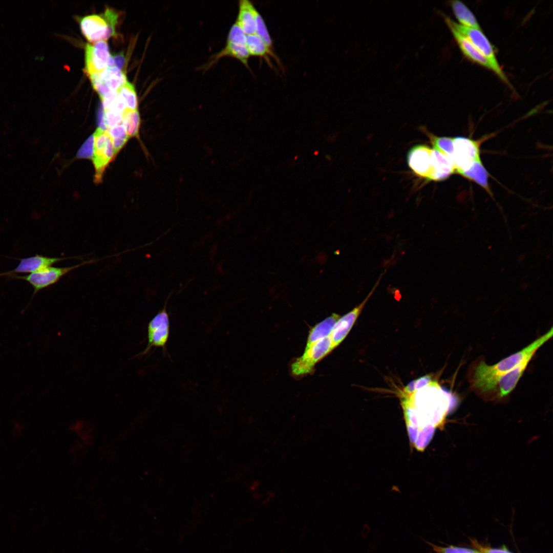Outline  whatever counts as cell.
Returning a JSON list of instances; mask_svg holds the SVG:
<instances>
[{"mask_svg": "<svg viewBox=\"0 0 553 553\" xmlns=\"http://www.w3.org/2000/svg\"><path fill=\"white\" fill-rule=\"evenodd\" d=\"M452 404L451 395L434 380L411 394H404L401 405L409 437L418 450H423L429 443Z\"/></svg>", "mask_w": 553, "mask_h": 553, "instance_id": "1", "label": "cell"}, {"mask_svg": "<svg viewBox=\"0 0 553 553\" xmlns=\"http://www.w3.org/2000/svg\"><path fill=\"white\" fill-rule=\"evenodd\" d=\"M552 328L519 351L494 365L478 361L473 365L469 373V381L472 389L483 398H495V389L499 379L519 365L525 359L533 357L537 351L552 336Z\"/></svg>", "mask_w": 553, "mask_h": 553, "instance_id": "2", "label": "cell"}, {"mask_svg": "<svg viewBox=\"0 0 553 553\" xmlns=\"http://www.w3.org/2000/svg\"><path fill=\"white\" fill-rule=\"evenodd\" d=\"M118 14L113 9L107 8L100 15L91 14L80 20V27L82 34L90 42L105 40L115 35V26L118 23Z\"/></svg>", "mask_w": 553, "mask_h": 553, "instance_id": "3", "label": "cell"}, {"mask_svg": "<svg viewBox=\"0 0 553 553\" xmlns=\"http://www.w3.org/2000/svg\"><path fill=\"white\" fill-rule=\"evenodd\" d=\"M444 20L448 26H451L457 31L464 35L479 52L489 61L492 70L505 83L511 86L510 83L502 70L492 46L481 30L469 28L459 24L453 21L450 17L443 15Z\"/></svg>", "mask_w": 553, "mask_h": 553, "instance_id": "4", "label": "cell"}, {"mask_svg": "<svg viewBox=\"0 0 553 553\" xmlns=\"http://www.w3.org/2000/svg\"><path fill=\"white\" fill-rule=\"evenodd\" d=\"M169 297L163 308L151 319L147 325V344L138 356L144 355L153 348H160L163 354H167L166 345L170 333V322L166 306Z\"/></svg>", "mask_w": 553, "mask_h": 553, "instance_id": "5", "label": "cell"}, {"mask_svg": "<svg viewBox=\"0 0 553 553\" xmlns=\"http://www.w3.org/2000/svg\"><path fill=\"white\" fill-rule=\"evenodd\" d=\"M333 350L330 335L313 344L291 365V372L295 376L311 374L315 365Z\"/></svg>", "mask_w": 553, "mask_h": 553, "instance_id": "6", "label": "cell"}, {"mask_svg": "<svg viewBox=\"0 0 553 553\" xmlns=\"http://www.w3.org/2000/svg\"><path fill=\"white\" fill-rule=\"evenodd\" d=\"M94 261H95V260H89L69 267L51 266L41 270L29 273L28 275L17 274L10 278L24 280L29 283L33 288V296H34L39 291L56 283L62 277L73 270Z\"/></svg>", "mask_w": 553, "mask_h": 553, "instance_id": "7", "label": "cell"}, {"mask_svg": "<svg viewBox=\"0 0 553 553\" xmlns=\"http://www.w3.org/2000/svg\"><path fill=\"white\" fill-rule=\"evenodd\" d=\"M94 154L92 159L95 171L94 181L95 183H99L102 181L107 166L116 155L112 139L107 131L98 127L94 134Z\"/></svg>", "mask_w": 553, "mask_h": 553, "instance_id": "8", "label": "cell"}, {"mask_svg": "<svg viewBox=\"0 0 553 553\" xmlns=\"http://www.w3.org/2000/svg\"><path fill=\"white\" fill-rule=\"evenodd\" d=\"M454 154L451 160L453 162L456 173L469 169L480 158V140H474L464 137L453 138Z\"/></svg>", "mask_w": 553, "mask_h": 553, "instance_id": "9", "label": "cell"}, {"mask_svg": "<svg viewBox=\"0 0 553 553\" xmlns=\"http://www.w3.org/2000/svg\"><path fill=\"white\" fill-rule=\"evenodd\" d=\"M380 280V277L369 294L360 304L344 316H341L335 323L329 334L332 341L333 350L336 348L346 337L360 314L365 304L379 284Z\"/></svg>", "mask_w": 553, "mask_h": 553, "instance_id": "10", "label": "cell"}, {"mask_svg": "<svg viewBox=\"0 0 553 553\" xmlns=\"http://www.w3.org/2000/svg\"><path fill=\"white\" fill-rule=\"evenodd\" d=\"M111 55L108 42L99 40L88 43L85 50V71L88 75L102 72L108 67Z\"/></svg>", "mask_w": 553, "mask_h": 553, "instance_id": "11", "label": "cell"}, {"mask_svg": "<svg viewBox=\"0 0 553 553\" xmlns=\"http://www.w3.org/2000/svg\"><path fill=\"white\" fill-rule=\"evenodd\" d=\"M69 259L70 258L49 257L35 254L34 256L20 259L18 264L14 269L0 273V277L5 276L10 277L18 273H33L52 266L59 262Z\"/></svg>", "mask_w": 553, "mask_h": 553, "instance_id": "12", "label": "cell"}, {"mask_svg": "<svg viewBox=\"0 0 553 553\" xmlns=\"http://www.w3.org/2000/svg\"><path fill=\"white\" fill-rule=\"evenodd\" d=\"M432 150L428 145L418 144L410 150L407 156L410 168L417 176L427 180L430 171Z\"/></svg>", "mask_w": 553, "mask_h": 553, "instance_id": "13", "label": "cell"}, {"mask_svg": "<svg viewBox=\"0 0 553 553\" xmlns=\"http://www.w3.org/2000/svg\"><path fill=\"white\" fill-rule=\"evenodd\" d=\"M456 173L455 165L448 157L432 149L431 167L428 180L442 181Z\"/></svg>", "mask_w": 553, "mask_h": 553, "instance_id": "14", "label": "cell"}, {"mask_svg": "<svg viewBox=\"0 0 553 553\" xmlns=\"http://www.w3.org/2000/svg\"><path fill=\"white\" fill-rule=\"evenodd\" d=\"M532 358H526L519 366L499 379L495 389V398L505 397L515 389Z\"/></svg>", "mask_w": 553, "mask_h": 553, "instance_id": "15", "label": "cell"}, {"mask_svg": "<svg viewBox=\"0 0 553 553\" xmlns=\"http://www.w3.org/2000/svg\"><path fill=\"white\" fill-rule=\"evenodd\" d=\"M229 56L239 60L248 69L249 53L245 45L226 42L225 47L218 53L213 55L209 60L203 66L202 69L207 70L221 58Z\"/></svg>", "mask_w": 553, "mask_h": 553, "instance_id": "16", "label": "cell"}, {"mask_svg": "<svg viewBox=\"0 0 553 553\" xmlns=\"http://www.w3.org/2000/svg\"><path fill=\"white\" fill-rule=\"evenodd\" d=\"M452 32L460 50L468 58L473 61L487 69L492 67L489 61L464 35L451 26H448Z\"/></svg>", "mask_w": 553, "mask_h": 553, "instance_id": "17", "label": "cell"}, {"mask_svg": "<svg viewBox=\"0 0 553 553\" xmlns=\"http://www.w3.org/2000/svg\"><path fill=\"white\" fill-rule=\"evenodd\" d=\"M254 8L253 5L249 1H239V12L236 23L246 35L256 34V22L253 12Z\"/></svg>", "mask_w": 553, "mask_h": 553, "instance_id": "18", "label": "cell"}, {"mask_svg": "<svg viewBox=\"0 0 553 553\" xmlns=\"http://www.w3.org/2000/svg\"><path fill=\"white\" fill-rule=\"evenodd\" d=\"M340 317L339 315L333 313L311 329L304 351L308 350L317 342L328 336Z\"/></svg>", "mask_w": 553, "mask_h": 553, "instance_id": "19", "label": "cell"}, {"mask_svg": "<svg viewBox=\"0 0 553 553\" xmlns=\"http://www.w3.org/2000/svg\"><path fill=\"white\" fill-rule=\"evenodd\" d=\"M99 74L104 83L112 91H118L127 81L124 73L115 66L107 67Z\"/></svg>", "mask_w": 553, "mask_h": 553, "instance_id": "20", "label": "cell"}, {"mask_svg": "<svg viewBox=\"0 0 553 553\" xmlns=\"http://www.w3.org/2000/svg\"><path fill=\"white\" fill-rule=\"evenodd\" d=\"M451 6L456 17L461 23V25L481 30L475 15L463 3L458 1H453L451 2Z\"/></svg>", "mask_w": 553, "mask_h": 553, "instance_id": "21", "label": "cell"}, {"mask_svg": "<svg viewBox=\"0 0 553 553\" xmlns=\"http://www.w3.org/2000/svg\"><path fill=\"white\" fill-rule=\"evenodd\" d=\"M459 174L475 182L488 193H491L488 183V173L481 161L474 162L469 169Z\"/></svg>", "mask_w": 553, "mask_h": 553, "instance_id": "22", "label": "cell"}, {"mask_svg": "<svg viewBox=\"0 0 553 553\" xmlns=\"http://www.w3.org/2000/svg\"><path fill=\"white\" fill-rule=\"evenodd\" d=\"M246 46L250 56L267 58L269 55L275 57L273 52L267 47L263 40L256 34L246 35Z\"/></svg>", "mask_w": 553, "mask_h": 553, "instance_id": "23", "label": "cell"}, {"mask_svg": "<svg viewBox=\"0 0 553 553\" xmlns=\"http://www.w3.org/2000/svg\"><path fill=\"white\" fill-rule=\"evenodd\" d=\"M141 123L138 110L126 109L123 113L122 123L125 127L128 137L139 138V129Z\"/></svg>", "mask_w": 553, "mask_h": 553, "instance_id": "24", "label": "cell"}, {"mask_svg": "<svg viewBox=\"0 0 553 553\" xmlns=\"http://www.w3.org/2000/svg\"><path fill=\"white\" fill-rule=\"evenodd\" d=\"M429 136L433 145V149L437 151L451 160L454 154L453 138L438 137L432 134H430Z\"/></svg>", "mask_w": 553, "mask_h": 553, "instance_id": "25", "label": "cell"}, {"mask_svg": "<svg viewBox=\"0 0 553 553\" xmlns=\"http://www.w3.org/2000/svg\"><path fill=\"white\" fill-rule=\"evenodd\" d=\"M123 99L126 109L137 110L138 100L134 86L127 81L117 91Z\"/></svg>", "mask_w": 553, "mask_h": 553, "instance_id": "26", "label": "cell"}, {"mask_svg": "<svg viewBox=\"0 0 553 553\" xmlns=\"http://www.w3.org/2000/svg\"><path fill=\"white\" fill-rule=\"evenodd\" d=\"M253 12L256 22V34L263 40L269 49L273 52L272 40L264 20L256 8Z\"/></svg>", "mask_w": 553, "mask_h": 553, "instance_id": "27", "label": "cell"}, {"mask_svg": "<svg viewBox=\"0 0 553 553\" xmlns=\"http://www.w3.org/2000/svg\"><path fill=\"white\" fill-rule=\"evenodd\" d=\"M423 541L431 547L432 552L429 553H480L475 549L453 545L440 546L424 540H423Z\"/></svg>", "mask_w": 553, "mask_h": 553, "instance_id": "28", "label": "cell"}, {"mask_svg": "<svg viewBox=\"0 0 553 553\" xmlns=\"http://www.w3.org/2000/svg\"><path fill=\"white\" fill-rule=\"evenodd\" d=\"M122 117L123 113L115 109L104 110V122L107 129L122 123Z\"/></svg>", "mask_w": 553, "mask_h": 553, "instance_id": "29", "label": "cell"}, {"mask_svg": "<svg viewBox=\"0 0 553 553\" xmlns=\"http://www.w3.org/2000/svg\"><path fill=\"white\" fill-rule=\"evenodd\" d=\"M246 35L235 22L228 32L226 42L246 46Z\"/></svg>", "mask_w": 553, "mask_h": 553, "instance_id": "30", "label": "cell"}, {"mask_svg": "<svg viewBox=\"0 0 553 553\" xmlns=\"http://www.w3.org/2000/svg\"><path fill=\"white\" fill-rule=\"evenodd\" d=\"M94 135L90 136L84 142L77 154V157L83 159H92L94 154Z\"/></svg>", "mask_w": 553, "mask_h": 553, "instance_id": "31", "label": "cell"}, {"mask_svg": "<svg viewBox=\"0 0 553 553\" xmlns=\"http://www.w3.org/2000/svg\"><path fill=\"white\" fill-rule=\"evenodd\" d=\"M107 131L112 139H129L122 123L113 127L108 129Z\"/></svg>", "mask_w": 553, "mask_h": 553, "instance_id": "32", "label": "cell"}, {"mask_svg": "<svg viewBox=\"0 0 553 553\" xmlns=\"http://www.w3.org/2000/svg\"><path fill=\"white\" fill-rule=\"evenodd\" d=\"M430 375H425L413 380L415 391L422 389L428 386L432 381Z\"/></svg>", "mask_w": 553, "mask_h": 553, "instance_id": "33", "label": "cell"}, {"mask_svg": "<svg viewBox=\"0 0 553 553\" xmlns=\"http://www.w3.org/2000/svg\"><path fill=\"white\" fill-rule=\"evenodd\" d=\"M477 545V548L479 549V552L481 553H512L506 548H492L490 547H484L480 546L479 545Z\"/></svg>", "mask_w": 553, "mask_h": 553, "instance_id": "34", "label": "cell"}, {"mask_svg": "<svg viewBox=\"0 0 553 553\" xmlns=\"http://www.w3.org/2000/svg\"><path fill=\"white\" fill-rule=\"evenodd\" d=\"M114 65V66L118 68L121 70L125 63V57L122 52L118 53V54L112 55Z\"/></svg>", "mask_w": 553, "mask_h": 553, "instance_id": "35", "label": "cell"}, {"mask_svg": "<svg viewBox=\"0 0 553 553\" xmlns=\"http://www.w3.org/2000/svg\"><path fill=\"white\" fill-rule=\"evenodd\" d=\"M97 122L99 128L107 130V127L104 122V110L102 104H100L97 114Z\"/></svg>", "mask_w": 553, "mask_h": 553, "instance_id": "36", "label": "cell"}, {"mask_svg": "<svg viewBox=\"0 0 553 553\" xmlns=\"http://www.w3.org/2000/svg\"><path fill=\"white\" fill-rule=\"evenodd\" d=\"M481 553V552H480Z\"/></svg>", "mask_w": 553, "mask_h": 553, "instance_id": "37", "label": "cell"}]
</instances>
